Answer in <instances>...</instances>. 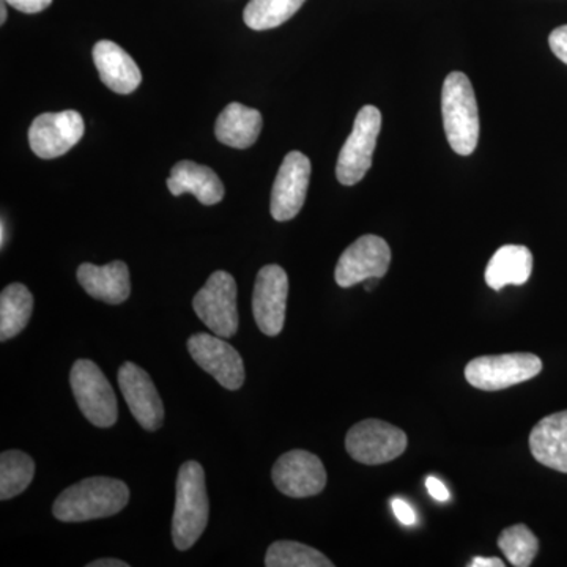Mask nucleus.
Returning <instances> with one entry per match:
<instances>
[{"label":"nucleus","instance_id":"f257e3e1","mask_svg":"<svg viewBox=\"0 0 567 567\" xmlns=\"http://www.w3.org/2000/svg\"><path fill=\"white\" fill-rule=\"evenodd\" d=\"M128 502L130 488L123 481L104 476L87 477L58 496L52 514L58 520L76 524L115 516Z\"/></svg>","mask_w":567,"mask_h":567},{"label":"nucleus","instance_id":"f03ea898","mask_svg":"<svg viewBox=\"0 0 567 567\" xmlns=\"http://www.w3.org/2000/svg\"><path fill=\"white\" fill-rule=\"evenodd\" d=\"M208 495L203 465L186 462L178 472L175 487L173 537L175 547L185 551L203 536L208 524Z\"/></svg>","mask_w":567,"mask_h":567},{"label":"nucleus","instance_id":"7ed1b4c3","mask_svg":"<svg viewBox=\"0 0 567 567\" xmlns=\"http://www.w3.org/2000/svg\"><path fill=\"white\" fill-rule=\"evenodd\" d=\"M442 114L451 148L457 155H472L480 141V112L475 91L465 73L447 74L442 91Z\"/></svg>","mask_w":567,"mask_h":567},{"label":"nucleus","instance_id":"20e7f679","mask_svg":"<svg viewBox=\"0 0 567 567\" xmlns=\"http://www.w3.org/2000/svg\"><path fill=\"white\" fill-rule=\"evenodd\" d=\"M543 371V361L533 353H506L480 357L465 368L470 385L483 391L506 390L535 379Z\"/></svg>","mask_w":567,"mask_h":567},{"label":"nucleus","instance_id":"39448f33","mask_svg":"<svg viewBox=\"0 0 567 567\" xmlns=\"http://www.w3.org/2000/svg\"><path fill=\"white\" fill-rule=\"evenodd\" d=\"M380 130H382V112L375 106L368 104L358 112L352 133L347 137L336 164V175L342 185H357L371 169Z\"/></svg>","mask_w":567,"mask_h":567},{"label":"nucleus","instance_id":"423d86ee","mask_svg":"<svg viewBox=\"0 0 567 567\" xmlns=\"http://www.w3.org/2000/svg\"><path fill=\"white\" fill-rule=\"evenodd\" d=\"M71 390L82 415L96 427L117 423V398L106 375L91 360H78L70 374Z\"/></svg>","mask_w":567,"mask_h":567},{"label":"nucleus","instance_id":"0eeeda50","mask_svg":"<svg viewBox=\"0 0 567 567\" xmlns=\"http://www.w3.org/2000/svg\"><path fill=\"white\" fill-rule=\"evenodd\" d=\"M194 312L213 334L233 338L238 331L237 282L227 271H215L193 300Z\"/></svg>","mask_w":567,"mask_h":567},{"label":"nucleus","instance_id":"6e6552de","mask_svg":"<svg viewBox=\"0 0 567 567\" xmlns=\"http://www.w3.org/2000/svg\"><path fill=\"white\" fill-rule=\"evenodd\" d=\"M406 435L395 425L380 420L354 424L346 436V450L364 465H382L405 453Z\"/></svg>","mask_w":567,"mask_h":567},{"label":"nucleus","instance_id":"1a4fd4ad","mask_svg":"<svg viewBox=\"0 0 567 567\" xmlns=\"http://www.w3.org/2000/svg\"><path fill=\"white\" fill-rule=\"evenodd\" d=\"M84 118L80 112H47L32 122L29 144L39 158L54 159L65 155L84 136Z\"/></svg>","mask_w":567,"mask_h":567},{"label":"nucleus","instance_id":"9d476101","mask_svg":"<svg viewBox=\"0 0 567 567\" xmlns=\"http://www.w3.org/2000/svg\"><path fill=\"white\" fill-rule=\"evenodd\" d=\"M390 264L391 249L386 241L377 235H364L339 257L334 279L339 287L349 289L365 279L383 278Z\"/></svg>","mask_w":567,"mask_h":567},{"label":"nucleus","instance_id":"9b49d317","mask_svg":"<svg viewBox=\"0 0 567 567\" xmlns=\"http://www.w3.org/2000/svg\"><path fill=\"white\" fill-rule=\"evenodd\" d=\"M276 488L290 498L319 495L327 486L322 461L309 451L293 450L276 461L271 472Z\"/></svg>","mask_w":567,"mask_h":567},{"label":"nucleus","instance_id":"f8f14e48","mask_svg":"<svg viewBox=\"0 0 567 567\" xmlns=\"http://www.w3.org/2000/svg\"><path fill=\"white\" fill-rule=\"evenodd\" d=\"M289 278L279 265H265L254 286L252 312L257 327L264 334L278 336L286 322Z\"/></svg>","mask_w":567,"mask_h":567},{"label":"nucleus","instance_id":"ddd939ff","mask_svg":"<svg viewBox=\"0 0 567 567\" xmlns=\"http://www.w3.org/2000/svg\"><path fill=\"white\" fill-rule=\"evenodd\" d=\"M193 360L226 390H240L245 383V364L240 353L219 336L197 333L188 339Z\"/></svg>","mask_w":567,"mask_h":567},{"label":"nucleus","instance_id":"4468645a","mask_svg":"<svg viewBox=\"0 0 567 567\" xmlns=\"http://www.w3.org/2000/svg\"><path fill=\"white\" fill-rule=\"evenodd\" d=\"M311 178V162L301 152L287 153L271 189V216L276 221L293 219L303 208Z\"/></svg>","mask_w":567,"mask_h":567},{"label":"nucleus","instance_id":"2eb2a0df","mask_svg":"<svg viewBox=\"0 0 567 567\" xmlns=\"http://www.w3.org/2000/svg\"><path fill=\"white\" fill-rule=\"evenodd\" d=\"M117 379L134 420L145 431H158L164 421V406L151 375L140 365L128 361L118 369Z\"/></svg>","mask_w":567,"mask_h":567},{"label":"nucleus","instance_id":"dca6fc26","mask_svg":"<svg viewBox=\"0 0 567 567\" xmlns=\"http://www.w3.org/2000/svg\"><path fill=\"white\" fill-rule=\"evenodd\" d=\"M93 62L103 84L112 92L128 95L140 87L142 73L137 63L117 43L102 40L93 47Z\"/></svg>","mask_w":567,"mask_h":567},{"label":"nucleus","instance_id":"f3484780","mask_svg":"<svg viewBox=\"0 0 567 567\" xmlns=\"http://www.w3.org/2000/svg\"><path fill=\"white\" fill-rule=\"evenodd\" d=\"M78 281L92 298L107 305H121L128 300L132 293L130 270L122 260H115L104 267L82 264L78 268Z\"/></svg>","mask_w":567,"mask_h":567},{"label":"nucleus","instance_id":"a211bd4d","mask_svg":"<svg viewBox=\"0 0 567 567\" xmlns=\"http://www.w3.org/2000/svg\"><path fill=\"white\" fill-rule=\"evenodd\" d=\"M529 450L539 464L567 473V410L544 417L533 427Z\"/></svg>","mask_w":567,"mask_h":567},{"label":"nucleus","instance_id":"6ab92c4d","mask_svg":"<svg viewBox=\"0 0 567 567\" xmlns=\"http://www.w3.org/2000/svg\"><path fill=\"white\" fill-rule=\"evenodd\" d=\"M173 196L193 194L203 205H215L224 199V185L221 178L210 167L194 162L175 164L167 181Z\"/></svg>","mask_w":567,"mask_h":567},{"label":"nucleus","instance_id":"aec40b11","mask_svg":"<svg viewBox=\"0 0 567 567\" xmlns=\"http://www.w3.org/2000/svg\"><path fill=\"white\" fill-rule=\"evenodd\" d=\"M262 132V114L241 103L227 104L216 121V140L229 147L249 148Z\"/></svg>","mask_w":567,"mask_h":567},{"label":"nucleus","instance_id":"412c9836","mask_svg":"<svg viewBox=\"0 0 567 567\" xmlns=\"http://www.w3.org/2000/svg\"><path fill=\"white\" fill-rule=\"evenodd\" d=\"M533 271V254L527 246H502L486 267V282L492 290L506 286H524Z\"/></svg>","mask_w":567,"mask_h":567},{"label":"nucleus","instance_id":"4be33fe9","mask_svg":"<svg viewBox=\"0 0 567 567\" xmlns=\"http://www.w3.org/2000/svg\"><path fill=\"white\" fill-rule=\"evenodd\" d=\"M33 312V297L24 284H10L0 295V341L14 338L28 327Z\"/></svg>","mask_w":567,"mask_h":567},{"label":"nucleus","instance_id":"5701e85b","mask_svg":"<svg viewBox=\"0 0 567 567\" xmlns=\"http://www.w3.org/2000/svg\"><path fill=\"white\" fill-rule=\"evenodd\" d=\"M35 475L32 457L22 451H3L0 456V499H11L31 486Z\"/></svg>","mask_w":567,"mask_h":567},{"label":"nucleus","instance_id":"b1692460","mask_svg":"<svg viewBox=\"0 0 567 567\" xmlns=\"http://www.w3.org/2000/svg\"><path fill=\"white\" fill-rule=\"evenodd\" d=\"M306 0H249L244 20L252 31L276 29L303 7Z\"/></svg>","mask_w":567,"mask_h":567},{"label":"nucleus","instance_id":"393cba45","mask_svg":"<svg viewBox=\"0 0 567 567\" xmlns=\"http://www.w3.org/2000/svg\"><path fill=\"white\" fill-rule=\"evenodd\" d=\"M267 567H333L323 554L316 548L293 540H278L271 544L265 557Z\"/></svg>","mask_w":567,"mask_h":567},{"label":"nucleus","instance_id":"a878e982","mask_svg":"<svg viewBox=\"0 0 567 567\" xmlns=\"http://www.w3.org/2000/svg\"><path fill=\"white\" fill-rule=\"evenodd\" d=\"M498 547L502 548L511 565L528 567L535 561L539 551V540L527 525L518 524L503 529L498 537Z\"/></svg>","mask_w":567,"mask_h":567},{"label":"nucleus","instance_id":"bb28decb","mask_svg":"<svg viewBox=\"0 0 567 567\" xmlns=\"http://www.w3.org/2000/svg\"><path fill=\"white\" fill-rule=\"evenodd\" d=\"M548 44H550V50L554 51L559 61L567 65V25L555 29L548 37Z\"/></svg>","mask_w":567,"mask_h":567},{"label":"nucleus","instance_id":"cd10ccee","mask_svg":"<svg viewBox=\"0 0 567 567\" xmlns=\"http://www.w3.org/2000/svg\"><path fill=\"white\" fill-rule=\"evenodd\" d=\"M21 13L35 14L47 10L52 0H3Z\"/></svg>","mask_w":567,"mask_h":567},{"label":"nucleus","instance_id":"c85d7f7f","mask_svg":"<svg viewBox=\"0 0 567 567\" xmlns=\"http://www.w3.org/2000/svg\"><path fill=\"white\" fill-rule=\"evenodd\" d=\"M391 507H393L394 516L398 517L401 524L406 525V527L416 524L415 511H413L412 506L404 502V499L394 498L393 502H391Z\"/></svg>","mask_w":567,"mask_h":567},{"label":"nucleus","instance_id":"c756f323","mask_svg":"<svg viewBox=\"0 0 567 567\" xmlns=\"http://www.w3.org/2000/svg\"><path fill=\"white\" fill-rule=\"evenodd\" d=\"M425 487H427L429 494H431L432 498H435L436 502H447L450 499V491H447L445 484L435 476H429L425 480Z\"/></svg>","mask_w":567,"mask_h":567},{"label":"nucleus","instance_id":"7c9ffc66","mask_svg":"<svg viewBox=\"0 0 567 567\" xmlns=\"http://www.w3.org/2000/svg\"><path fill=\"white\" fill-rule=\"evenodd\" d=\"M128 563L122 559L104 558L96 559V561L89 563L87 567H128Z\"/></svg>","mask_w":567,"mask_h":567},{"label":"nucleus","instance_id":"2f4dec72","mask_svg":"<svg viewBox=\"0 0 567 567\" xmlns=\"http://www.w3.org/2000/svg\"><path fill=\"white\" fill-rule=\"evenodd\" d=\"M470 567H503L505 563L499 558H481L477 557L473 559L468 565Z\"/></svg>","mask_w":567,"mask_h":567},{"label":"nucleus","instance_id":"473e14b6","mask_svg":"<svg viewBox=\"0 0 567 567\" xmlns=\"http://www.w3.org/2000/svg\"><path fill=\"white\" fill-rule=\"evenodd\" d=\"M6 241H7L6 219H2V224H0V246H2V249L6 248Z\"/></svg>","mask_w":567,"mask_h":567},{"label":"nucleus","instance_id":"72a5a7b5","mask_svg":"<svg viewBox=\"0 0 567 567\" xmlns=\"http://www.w3.org/2000/svg\"><path fill=\"white\" fill-rule=\"evenodd\" d=\"M6 3L7 2H2V7H0V24H6L7 21Z\"/></svg>","mask_w":567,"mask_h":567}]
</instances>
